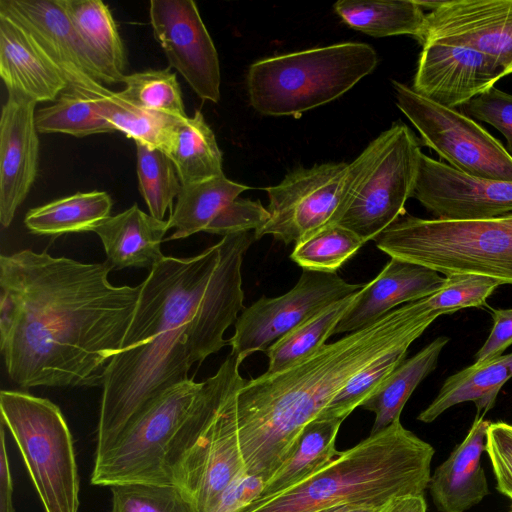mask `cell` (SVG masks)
I'll list each match as a JSON object with an SVG mask.
<instances>
[{"label": "cell", "mask_w": 512, "mask_h": 512, "mask_svg": "<svg viewBox=\"0 0 512 512\" xmlns=\"http://www.w3.org/2000/svg\"><path fill=\"white\" fill-rule=\"evenodd\" d=\"M111 270L30 249L1 255L0 350L14 383L102 387L142 289L112 285Z\"/></svg>", "instance_id": "cell-2"}, {"label": "cell", "mask_w": 512, "mask_h": 512, "mask_svg": "<svg viewBox=\"0 0 512 512\" xmlns=\"http://www.w3.org/2000/svg\"><path fill=\"white\" fill-rule=\"evenodd\" d=\"M0 12L35 37L60 67L68 84L85 77L111 84L57 0H0Z\"/></svg>", "instance_id": "cell-19"}, {"label": "cell", "mask_w": 512, "mask_h": 512, "mask_svg": "<svg viewBox=\"0 0 512 512\" xmlns=\"http://www.w3.org/2000/svg\"><path fill=\"white\" fill-rule=\"evenodd\" d=\"M153 35L171 67L203 100H220V63L213 40L192 0H151Z\"/></svg>", "instance_id": "cell-14"}, {"label": "cell", "mask_w": 512, "mask_h": 512, "mask_svg": "<svg viewBox=\"0 0 512 512\" xmlns=\"http://www.w3.org/2000/svg\"><path fill=\"white\" fill-rule=\"evenodd\" d=\"M421 149L410 128L393 123L348 168L346 193L338 225L365 243L406 214L417 177Z\"/></svg>", "instance_id": "cell-8"}, {"label": "cell", "mask_w": 512, "mask_h": 512, "mask_svg": "<svg viewBox=\"0 0 512 512\" xmlns=\"http://www.w3.org/2000/svg\"><path fill=\"white\" fill-rule=\"evenodd\" d=\"M333 8L349 27L373 37L411 35L416 38L426 15L416 0H340Z\"/></svg>", "instance_id": "cell-32"}, {"label": "cell", "mask_w": 512, "mask_h": 512, "mask_svg": "<svg viewBox=\"0 0 512 512\" xmlns=\"http://www.w3.org/2000/svg\"><path fill=\"white\" fill-rule=\"evenodd\" d=\"M122 82L125 88L118 93L130 104L178 119L188 117L176 75L168 68L125 75Z\"/></svg>", "instance_id": "cell-36"}, {"label": "cell", "mask_w": 512, "mask_h": 512, "mask_svg": "<svg viewBox=\"0 0 512 512\" xmlns=\"http://www.w3.org/2000/svg\"><path fill=\"white\" fill-rule=\"evenodd\" d=\"M0 410L45 512H78L80 482L73 440L60 408L46 398L2 390Z\"/></svg>", "instance_id": "cell-9"}, {"label": "cell", "mask_w": 512, "mask_h": 512, "mask_svg": "<svg viewBox=\"0 0 512 512\" xmlns=\"http://www.w3.org/2000/svg\"><path fill=\"white\" fill-rule=\"evenodd\" d=\"M364 243L351 230L334 224L297 242L290 258L302 269L336 273Z\"/></svg>", "instance_id": "cell-37"}, {"label": "cell", "mask_w": 512, "mask_h": 512, "mask_svg": "<svg viewBox=\"0 0 512 512\" xmlns=\"http://www.w3.org/2000/svg\"><path fill=\"white\" fill-rule=\"evenodd\" d=\"M357 292L332 303L269 346L265 351L269 359L266 372L286 369L326 344Z\"/></svg>", "instance_id": "cell-33"}, {"label": "cell", "mask_w": 512, "mask_h": 512, "mask_svg": "<svg viewBox=\"0 0 512 512\" xmlns=\"http://www.w3.org/2000/svg\"><path fill=\"white\" fill-rule=\"evenodd\" d=\"M492 319L491 332L474 356L477 363L501 356L512 344V308L492 309Z\"/></svg>", "instance_id": "cell-45"}, {"label": "cell", "mask_w": 512, "mask_h": 512, "mask_svg": "<svg viewBox=\"0 0 512 512\" xmlns=\"http://www.w3.org/2000/svg\"><path fill=\"white\" fill-rule=\"evenodd\" d=\"M249 186L229 180L225 175L181 188L176 205L167 220L175 231L165 240L187 238L205 232L212 221Z\"/></svg>", "instance_id": "cell-29"}, {"label": "cell", "mask_w": 512, "mask_h": 512, "mask_svg": "<svg viewBox=\"0 0 512 512\" xmlns=\"http://www.w3.org/2000/svg\"><path fill=\"white\" fill-rule=\"evenodd\" d=\"M462 109L500 131L507 142L506 150L512 156V94L492 87L463 105Z\"/></svg>", "instance_id": "cell-41"}, {"label": "cell", "mask_w": 512, "mask_h": 512, "mask_svg": "<svg viewBox=\"0 0 512 512\" xmlns=\"http://www.w3.org/2000/svg\"><path fill=\"white\" fill-rule=\"evenodd\" d=\"M35 127L39 133H64L77 138L116 131L90 99L72 89H66L53 105L35 113Z\"/></svg>", "instance_id": "cell-34"}, {"label": "cell", "mask_w": 512, "mask_h": 512, "mask_svg": "<svg viewBox=\"0 0 512 512\" xmlns=\"http://www.w3.org/2000/svg\"><path fill=\"white\" fill-rule=\"evenodd\" d=\"M446 277L425 266L390 257L382 271L359 290L334 334L352 333L377 322L401 304L439 290Z\"/></svg>", "instance_id": "cell-20"}, {"label": "cell", "mask_w": 512, "mask_h": 512, "mask_svg": "<svg viewBox=\"0 0 512 512\" xmlns=\"http://www.w3.org/2000/svg\"><path fill=\"white\" fill-rule=\"evenodd\" d=\"M168 222L143 212L137 204L110 216L92 232L102 241L112 270L154 268L165 256L161 251Z\"/></svg>", "instance_id": "cell-23"}, {"label": "cell", "mask_w": 512, "mask_h": 512, "mask_svg": "<svg viewBox=\"0 0 512 512\" xmlns=\"http://www.w3.org/2000/svg\"><path fill=\"white\" fill-rule=\"evenodd\" d=\"M112 200L104 191L77 192L30 209L24 218L33 234L60 236L93 231L110 217Z\"/></svg>", "instance_id": "cell-31"}, {"label": "cell", "mask_w": 512, "mask_h": 512, "mask_svg": "<svg viewBox=\"0 0 512 512\" xmlns=\"http://www.w3.org/2000/svg\"><path fill=\"white\" fill-rule=\"evenodd\" d=\"M382 507L383 506L367 504H342L320 509L315 512H380Z\"/></svg>", "instance_id": "cell-48"}, {"label": "cell", "mask_w": 512, "mask_h": 512, "mask_svg": "<svg viewBox=\"0 0 512 512\" xmlns=\"http://www.w3.org/2000/svg\"><path fill=\"white\" fill-rule=\"evenodd\" d=\"M380 512H427V504L424 495L403 496L388 502Z\"/></svg>", "instance_id": "cell-47"}, {"label": "cell", "mask_w": 512, "mask_h": 512, "mask_svg": "<svg viewBox=\"0 0 512 512\" xmlns=\"http://www.w3.org/2000/svg\"><path fill=\"white\" fill-rule=\"evenodd\" d=\"M485 452L491 462L497 490L512 500V424L490 423Z\"/></svg>", "instance_id": "cell-43"}, {"label": "cell", "mask_w": 512, "mask_h": 512, "mask_svg": "<svg viewBox=\"0 0 512 512\" xmlns=\"http://www.w3.org/2000/svg\"><path fill=\"white\" fill-rule=\"evenodd\" d=\"M4 424L0 434V512H15L12 502L13 483L6 449Z\"/></svg>", "instance_id": "cell-46"}, {"label": "cell", "mask_w": 512, "mask_h": 512, "mask_svg": "<svg viewBox=\"0 0 512 512\" xmlns=\"http://www.w3.org/2000/svg\"><path fill=\"white\" fill-rule=\"evenodd\" d=\"M363 286L348 283L337 273L302 269L290 291L275 298L262 297L242 310L227 341L230 354L242 363L254 352H265L295 327Z\"/></svg>", "instance_id": "cell-13"}, {"label": "cell", "mask_w": 512, "mask_h": 512, "mask_svg": "<svg viewBox=\"0 0 512 512\" xmlns=\"http://www.w3.org/2000/svg\"><path fill=\"white\" fill-rule=\"evenodd\" d=\"M506 75L496 59L482 52L430 43L422 47L412 89L437 104L456 109Z\"/></svg>", "instance_id": "cell-17"}, {"label": "cell", "mask_w": 512, "mask_h": 512, "mask_svg": "<svg viewBox=\"0 0 512 512\" xmlns=\"http://www.w3.org/2000/svg\"><path fill=\"white\" fill-rule=\"evenodd\" d=\"M374 241L392 258L445 276L473 274L512 284V213L456 220L405 214Z\"/></svg>", "instance_id": "cell-6"}, {"label": "cell", "mask_w": 512, "mask_h": 512, "mask_svg": "<svg viewBox=\"0 0 512 512\" xmlns=\"http://www.w3.org/2000/svg\"><path fill=\"white\" fill-rule=\"evenodd\" d=\"M201 386L189 378L148 402L115 443L95 458L91 483L174 485L167 466L169 448Z\"/></svg>", "instance_id": "cell-10"}, {"label": "cell", "mask_w": 512, "mask_h": 512, "mask_svg": "<svg viewBox=\"0 0 512 512\" xmlns=\"http://www.w3.org/2000/svg\"><path fill=\"white\" fill-rule=\"evenodd\" d=\"M68 89L90 99L99 114L116 131L123 132L135 142L167 153L175 124L180 119L140 109L124 100L118 92L110 91L96 81H88Z\"/></svg>", "instance_id": "cell-26"}, {"label": "cell", "mask_w": 512, "mask_h": 512, "mask_svg": "<svg viewBox=\"0 0 512 512\" xmlns=\"http://www.w3.org/2000/svg\"><path fill=\"white\" fill-rule=\"evenodd\" d=\"M443 286L423 298L429 312L438 316L465 308H481L491 294L504 283L500 280L473 274L445 276Z\"/></svg>", "instance_id": "cell-40"}, {"label": "cell", "mask_w": 512, "mask_h": 512, "mask_svg": "<svg viewBox=\"0 0 512 512\" xmlns=\"http://www.w3.org/2000/svg\"><path fill=\"white\" fill-rule=\"evenodd\" d=\"M0 76L8 94L36 103L56 101L68 88L65 76L35 37L0 12Z\"/></svg>", "instance_id": "cell-21"}, {"label": "cell", "mask_w": 512, "mask_h": 512, "mask_svg": "<svg viewBox=\"0 0 512 512\" xmlns=\"http://www.w3.org/2000/svg\"><path fill=\"white\" fill-rule=\"evenodd\" d=\"M349 164L328 162L297 168L277 185L264 188L270 217L255 238L272 235L295 244L337 224L345 198Z\"/></svg>", "instance_id": "cell-12"}, {"label": "cell", "mask_w": 512, "mask_h": 512, "mask_svg": "<svg viewBox=\"0 0 512 512\" xmlns=\"http://www.w3.org/2000/svg\"><path fill=\"white\" fill-rule=\"evenodd\" d=\"M415 39L477 50L512 74V0L439 1Z\"/></svg>", "instance_id": "cell-15"}, {"label": "cell", "mask_w": 512, "mask_h": 512, "mask_svg": "<svg viewBox=\"0 0 512 512\" xmlns=\"http://www.w3.org/2000/svg\"><path fill=\"white\" fill-rule=\"evenodd\" d=\"M378 64L374 48L343 42L267 57L247 73L251 106L268 116H295L349 91Z\"/></svg>", "instance_id": "cell-7"}, {"label": "cell", "mask_w": 512, "mask_h": 512, "mask_svg": "<svg viewBox=\"0 0 512 512\" xmlns=\"http://www.w3.org/2000/svg\"><path fill=\"white\" fill-rule=\"evenodd\" d=\"M410 345H402L384 354L370 365L359 371L334 396L318 417L345 420L356 408L360 407L405 360Z\"/></svg>", "instance_id": "cell-38"}, {"label": "cell", "mask_w": 512, "mask_h": 512, "mask_svg": "<svg viewBox=\"0 0 512 512\" xmlns=\"http://www.w3.org/2000/svg\"><path fill=\"white\" fill-rule=\"evenodd\" d=\"M111 84L125 77L127 56L108 6L101 0H57Z\"/></svg>", "instance_id": "cell-27"}, {"label": "cell", "mask_w": 512, "mask_h": 512, "mask_svg": "<svg viewBox=\"0 0 512 512\" xmlns=\"http://www.w3.org/2000/svg\"><path fill=\"white\" fill-rule=\"evenodd\" d=\"M270 214L259 201L236 198L212 221L205 232L222 237L255 232L268 221Z\"/></svg>", "instance_id": "cell-42"}, {"label": "cell", "mask_w": 512, "mask_h": 512, "mask_svg": "<svg viewBox=\"0 0 512 512\" xmlns=\"http://www.w3.org/2000/svg\"><path fill=\"white\" fill-rule=\"evenodd\" d=\"M436 219H484L512 212V182L476 178L421 153L411 194Z\"/></svg>", "instance_id": "cell-16"}, {"label": "cell", "mask_w": 512, "mask_h": 512, "mask_svg": "<svg viewBox=\"0 0 512 512\" xmlns=\"http://www.w3.org/2000/svg\"><path fill=\"white\" fill-rule=\"evenodd\" d=\"M344 420L317 417L302 429L290 455L265 482L255 501L277 495L321 470L339 453L335 447Z\"/></svg>", "instance_id": "cell-25"}, {"label": "cell", "mask_w": 512, "mask_h": 512, "mask_svg": "<svg viewBox=\"0 0 512 512\" xmlns=\"http://www.w3.org/2000/svg\"><path fill=\"white\" fill-rule=\"evenodd\" d=\"M109 488L111 512H194L175 485L123 483Z\"/></svg>", "instance_id": "cell-39"}, {"label": "cell", "mask_w": 512, "mask_h": 512, "mask_svg": "<svg viewBox=\"0 0 512 512\" xmlns=\"http://www.w3.org/2000/svg\"><path fill=\"white\" fill-rule=\"evenodd\" d=\"M511 512H512V507H511Z\"/></svg>", "instance_id": "cell-49"}, {"label": "cell", "mask_w": 512, "mask_h": 512, "mask_svg": "<svg viewBox=\"0 0 512 512\" xmlns=\"http://www.w3.org/2000/svg\"><path fill=\"white\" fill-rule=\"evenodd\" d=\"M397 107L418 130L423 143L452 168L476 178L511 181L512 156L472 118L392 81Z\"/></svg>", "instance_id": "cell-11"}, {"label": "cell", "mask_w": 512, "mask_h": 512, "mask_svg": "<svg viewBox=\"0 0 512 512\" xmlns=\"http://www.w3.org/2000/svg\"><path fill=\"white\" fill-rule=\"evenodd\" d=\"M511 377L512 353L486 362H475L449 376L417 419L431 423L452 406L468 401L474 402L476 417H484L493 408L499 391Z\"/></svg>", "instance_id": "cell-24"}, {"label": "cell", "mask_w": 512, "mask_h": 512, "mask_svg": "<svg viewBox=\"0 0 512 512\" xmlns=\"http://www.w3.org/2000/svg\"><path fill=\"white\" fill-rule=\"evenodd\" d=\"M265 481L247 471L235 478L221 493L212 512H240L257 500Z\"/></svg>", "instance_id": "cell-44"}, {"label": "cell", "mask_w": 512, "mask_h": 512, "mask_svg": "<svg viewBox=\"0 0 512 512\" xmlns=\"http://www.w3.org/2000/svg\"><path fill=\"white\" fill-rule=\"evenodd\" d=\"M435 450L394 422L338 455L321 470L287 490L254 501L240 512H315L342 504L384 506L424 495Z\"/></svg>", "instance_id": "cell-4"}, {"label": "cell", "mask_w": 512, "mask_h": 512, "mask_svg": "<svg viewBox=\"0 0 512 512\" xmlns=\"http://www.w3.org/2000/svg\"><path fill=\"white\" fill-rule=\"evenodd\" d=\"M36 102L8 94L0 119V223L7 228L37 176Z\"/></svg>", "instance_id": "cell-18"}, {"label": "cell", "mask_w": 512, "mask_h": 512, "mask_svg": "<svg viewBox=\"0 0 512 512\" xmlns=\"http://www.w3.org/2000/svg\"><path fill=\"white\" fill-rule=\"evenodd\" d=\"M255 240L252 231L227 235L196 256H165L149 271L104 373L95 457L148 402L227 345L224 333L245 308L241 267Z\"/></svg>", "instance_id": "cell-1"}, {"label": "cell", "mask_w": 512, "mask_h": 512, "mask_svg": "<svg viewBox=\"0 0 512 512\" xmlns=\"http://www.w3.org/2000/svg\"><path fill=\"white\" fill-rule=\"evenodd\" d=\"M167 154L182 186L224 174L215 134L199 110L175 124Z\"/></svg>", "instance_id": "cell-30"}, {"label": "cell", "mask_w": 512, "mask_h": 512, "mask_svg": "<svg viewBox=\"0 0 512 512\" xmlns=\"http://www.w3.org/2000/svg\"><path fill=\"white\" fill-rule=\"evenodd\" d=\"M490 423L475 417L466 437L431 474L428 489L439 512H465L489 494L481 458Z\"/></svg>", "instance_id": "cell-22"}, {"label": "cell", "mask_w": 512, "mask_h": 512, "mask_svg": "<svg viewBox=\"0 0 512 512\" xmlns=\"http://www.w3.org/2000/svg\"><path fill=\"white\" fill-rule=\"evenodd\" d=\"M135 143L140 193L150 215L163 220L182 188L176 167L164 151Z\"/></svg>", "instance_id": "cell-35"}, {"label": "cell", "mask_w": 512, "mask_h": 512, "mask_svg": "<svg viewBox=\"0 0 512 512\" xmlns=\"http://www.w3.org/2000/svg\"><path fill=\"white\" fill-rule=\"evenodd\" d=\"M229 354L202 382L167 456L173 481L194 512H212L221 493L246 471L236 425V396L245 383Z\"/></svg>", "instance_id": "cell-5"}, {"label": "cell", "mask_w": 512, "mask_h": 512, "mask_svg": "<svg viewBox=\"0 0 512 512\" xmlns=\"http://www.w3.org/2000/svg\"><path fill=\"white\" fill-rule=\"evenodd\" d=\"M435 319L410 302L286 369L246 380L236 396L246 471L266 482L288 458L305 425L352 376L395 348L411 345Z\"/></svg>", "instance_id": "cell-3"}, {"label": "cell", "mask_w": 512, "mask_h": 512, "mask_svg": "<svg viewBox=\"0 0 512 512\" xmlns=\"http://www.w3.org/2000/svg\"><path fill=\"white\" fill-rule=\"evenodd\" d=\"M449 342L440 336L411 358L403 360L380 387L360 406L375 414L370 434L400 420L401 412L417 386L436 368L442 349Z\"/></svg>", "instance_id": "cell-28"}]
</instances>
